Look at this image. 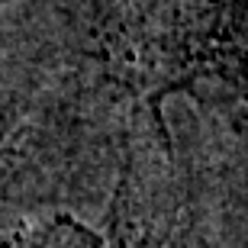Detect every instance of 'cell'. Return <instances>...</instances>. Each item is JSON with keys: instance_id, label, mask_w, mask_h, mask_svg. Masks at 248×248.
Listing matches in <instances>:
<instances>
[{"instance_id": "obj_1", "label": "cell", "mask_w": 248, "mask_h": 248, "mask_svg": "<svg viewBox=\"0 0 248 248\" xmlns=\"http://www.w3.org/2000/svg\"><path fill=\"white\" fill-rule=\"evenodd\" d=\"M123 68L155 87H210L248 110V0H110Z\"/></svg>"}, {"instance_id": "obj_2", "label": "cell", "mask_w": 248, "mask_h": 248, "mask_svg": "<svg viewBox=\"0 0 248 248\" xmlns=\"http://www.w3.org/2000/svg\"><path fill=\"white\" fill-rule=\"evenodd\" d=\"M0 248H100V242L74 222L55 219L13 232L7 239H0Z\"/></svg>"}]
</instances>
